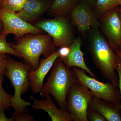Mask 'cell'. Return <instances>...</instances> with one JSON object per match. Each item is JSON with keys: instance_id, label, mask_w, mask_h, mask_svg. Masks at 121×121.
<instances>
[{"instance_id": "obj_26", "label": "cell", "mask_w": 121, "mask_h": 121, "mask_svg": "<svg viewBox=\"0 0 121 121\" xmlns=\"http://www.w3.org/2000/svg\"><path fill=\"white\" fill-rule=\"evenodd\" d=\"M4 109L3 107H0V121H13V117L8 118L4 114Z\"/></svg>"}, {"instance_id": "obj_18", "label": "cell", "mask_w": 121, "mask_h": 121, "mask_svg": "<svg viewBox=\"0 0 121 121\" xmlns=\"http://www.w3.org/2000/svg\"><path fill=\"white\" fill-rule=\"evenodd\" d=\"M29 0H0V9L17 13Z\"/></svg>"}, {"instance_id": "obj_22", "label": "cell", "mask_w": 121, "mask_h": 121, "mask_svg": "<svg viewBox=\"0 0 121 121\" xmlns=\"http://www.w3.org/2000/svg\"><path fill=\"white\" fill-rule=\"evenodd\" d=\"M13 121H35V118L27 112L19 114L13 115Z\"/></svg>"}, {"instance_id": "obj_12", "label": "cell", "mask_w": 121, "mask_h": 121, "mask_svg": "<svg viewBox=\"0 0 121 121\" xmlns=\"http://www.w3.org/2000/svg\"><path fill=\"white\" fill-rule=\"evenodd\" d=\"M45 99L39 100L32 95L31 99L33 101L32 108L35 110H43L47 112L52 121H72L71 115L66 110L59 109L51 98L50 95L45 96Z\"/></svg>"}, {"instance_id": "obj_28", "label": "cell", "mask_w": 121, "mask_h": 121, "mask_svg": "<svg viewBox=\"0 0 121 121\" xmlns=\"http://www.w3.org/2000/svg\"><path fill=\"white\" fill-rule=\"evenodd\" d=\"M115 52L118 56V60H119V63L121 66V51L120 50H117L115 51Z\"/></svg>"}, {"instance_id": "obj_23", "label": "cell", "mask_w": 121, "mask_h": 121, "mask_svg": "<svg viewBox=\"0 0 121 121\" xmlns=\"http://www.w3.org/2000/svg\"><path fill=\"white\" fill-rule=\"evenodd\" d=\"M7 59L8 56L6 54L0 53V75L4 74Z\"/></svg>"}, {"instance_id": "obj_4", "label": "cell", "mask_w": 121, "mask_h": 121, "mask_svg": "<svg viewBox=\"0 0 121 121\" xmlns=\"http://www.w3.org/2000/svg\"><path fill=\"white\" fill-rule=\"evenodd\" d=\"M33 69L27 63L17 62L8 57L4 74L11 81L15 90L14 95L11 100L12 107L15 110L13 115L27 112L30 102L22 99L23 95L30 87L29 73Z\"/></svg>"}, {"instance_id": "obj_21", "label": "cell", "mask_w": 121, "mask_h": 121, "mask_svg": "<svg viewBox=\"0 0 121 121\" xmlns=\"http://www.w3.org/2000/svg\"><path fill=\"white\" fill-rule=\"evenodd\" d=\"M87 117L88 121H107L101 115L89 107L87 111Z\"/></svg>"}, {"instance_id": "obj_9", "label": "cell", "mask_w": 121, "mask_h": 121, "mask_svg": "<svg viewBox=\"0 0 121 121\" xmlns=\"http://www.w3.org/2000/svg\"><path fill=\"white\" fill-rule=\"evenodd\" d=\"M100 28L114 51L121 48V13L117 7L99 19Z\"/></svg>"}, {"instance_id": "obj_32", "label": "cell", "mask_w": 121, "mask_h": 121, "mask_svg": "<svg viewBox=\"0 0 121 121\" xmlns=\"http://www.w3.org/2000/svg\"><path fill=\"white\" fill-rule=\"evenodd\" d=\"M120 50V51H121V49H120V50Z\"/></svg>"}, {"instance_id": "obj_24", "label": "cell", "mask_w": 121, "mask_h": 121, "mask_svg": "<svg viewBox=\"0 0 121 121\" xmlns=\"http://www.w3.org/2000/svg\"><path fill=\"white\" fill-rule=\"evenodd\" d=\"M58 50L59 53L58 58L61 59H62L68 56L70 52V46L68 47H63L60 48Z\"/></svg>"}, {"instance_id": "obj_25", "label": "cell", "mask_w": 121, "mask_h": 121, "mask_svg": "<svg viewBox=\"0 0 121 121\" xmlns=\"http://www.w3.org/2000/svg\"><path fill=\"white\" fill-rule=\"evenodd\" d=\"M116 70L117 72L118 78H119V83H118V87H119L120 95H121V104L120 107L121 109V66L119 63H118L117 66Z\"/></svg>"}, {"instance_id": "obj_14", "label": "cell", "mask_w": 121, "mask_h": 121, "mask_svg": "<svg viewBox=\"0 0 121 121\" xmlns=\"http://www.w3.org/2000/svg\"><path fill=\"white\" fill-rule=\"evenodd\" d=\"M51 5L46 0H29L22 10L16 13L22 19L30 23L48 11Z\"/></svg>"}, {"instance_id": "obj_30", "label": "cell", "mask_w": 121, "mask_h": 121, "mask_svg": "<svg viewBox=\"0 0 121 121\" xmlns=\"http://www.w3.org/2000/svg\"><path fill=\"white\" fill-rule=\"evenodd\" d=\"M118 3H119V6L121 8V0H116Z\"/></svg>"}, {"instance_id": "obj_29", "label": "cell", "mask_w": 121, "mask_h": 121, "mask_svg": "<svg viewBox=\"0 0 121 121\" xmlns=\"http://www.w3.org/2000/svg\"><path fill=\"white\" fill-rule=\"evenodd\" d=\"M3 29V26L2 25V22L1 21L0 19V33L2 31Z\"/></svg>"}, {"instance_id": "obj_11", "label": "cell", "mask_w": 121, "mask_h": 121, "mask_svg": "<svg viewBox=\"0 0 121 121\" xmlns=\"http://www.w3.org/2000/svg\"><path fill=\"white\" fill-rule=\"evenodd\" d=\"M58 50L55 51L47 58L41 60L37 69H32L29 73L30 87L33 93H39L43 86L44 78L58 58Z\"/></svg>"}, {"instance_id": "obj_20", "label": "cell", "mask_w": 121, "mask_h": 121, "mask_svg": "<svg viewBox=\"0 0 121 121\" xmlns=\"http://www.w3.org/2000/svg\"><path fill=\"white\" fill-rule=\"evenodd\" d=\"M4 78L3 75H0V107H3L4 109H9L11 105V100L13 96L6 93L2 87Z\"/></svg>"}, {"instance_id": "obj_3", "label": "cell", "mask_w": 121, "mask_h": 121, "mask_svg": "<svg viewBox=\"0 0 121 121\" xmlns=\"http://www.w3.org/2000/svg\"><path fill=\"white\" fill-rule=\"evenodd\" d=\"M47 82L40 94L42 97L52 95L60 109L66 110V98L72 86L76 82L72 70L60 58H57Z\"/></svg>"}, {"instance_id": "obj_15", "label": "cell", "mask_w": 121, "mask_h": 121, "mask_svg": "<svg viewBox=\"0 0 121 121\" xmlns=\"http://www.w3.org/2000/svg\"><path fill=\"white\" fill-rule=\"evenodd\" d=\"M89 108L101 115L107 121H121L120 106L94 96L90 102Z\"/></svg>"}, {"instance_id": "obj_16", "label": "cell", "mask_w": 121, "mask_h": 121, "mask_svg": "<svg viewBox=\"0 0 121 121\" xmlns=\"http://www.w3.org/2000/svg\"><path fill=\"white\" fill-rule=\"evenodd\" d=\"M78 0H55L48 12L55 17L65 16L77 4Z\"/></svg>"}, {"instance_id": "obj_13", "label": "cell", "mask_w": 121, "mask_h": 121, "mask_svg": "<svg viewBox=\"0 0 121 121\" xmlns=\"http://www.w3.org/2000/svg\"><path fill=\"white\" fill-rule=\"evenodd\" d=\"M82 44V41L81 37L78 36L70 46V52L68 56L61 60L69 68H79L85 71L91 77L95 78L94 74L87 66L84 61V54L81 50Z\"/></svg>"}, {"instance_id": "obj_6", "label": "cell", "mask_w": 121, "mask_h": 121, "mask_svg": "<svg viewBox=\"0 0 121 121\" xmlns=\"http://www.w3.org/2000/svg\"><path fill=\"white\" fill-rule=\"evenodd\" d=\"M76 82L86 87L95 97L120 106L121 98L119 89L110 82H102L86 74V71L79 68L72 69Z\"/></svg>"}, {"instance_id": "obj_8", "label": "cell", "mask_w": 121, "mask_h": 121, "mask_svg": "<svg viewBox=\"0 0 121 121\" xmlns=\"http://www.w3.org/2000/svg\"><path fill=\"white\" fill-rule=\"evenodd\" d=\"M0 19L3 29L0 34H12L20 38L28 34H39L44 31L21 19L16 13L0 9Z\"/></svg>"}, {"instance_id": "obj_27", "label": "cell", "mask_w": 121, "mask_h": 121, "mask_svg": "<svg viewBox=\"0 0 121 121\" xmlns=\"http://www.w3.org/2000/svg\"><path fill=\"white\" fill-rule=\"evenodd\" d=\"M84 0L86 1L91 8H93L95 4L96 0Z\"/></svg>"}, {"instance_id": "obj_2", "label": "cell", "mask_w": 121, "mask_h": 121, "mask_svg": "<svg viewBox=\"0 0 121 121\" xmlns=\"http://www.w3.org/2000/svg\"><path fill=\"white\" fill-rule=\"evenodd\" d=\"M32 69H37L42 55L47 58L56 51L52 39L47 33L28 34L17 39L15 43H9Z\"/></svg>"}, {"instance_id": "obj_7", "label": "cell", "mask_w": 121, "mask_h": 121, "mask_svg": "<svg viewBox=\"0 0 121 121\" xmlns=\"http://www.w3.org/2000/svg\"><path fill=\"white\" fill-rule=\"evenodd\" d=\"M94 95L89 89L76 82L68 91L66 98V110L73 121H88L87 111Z\"/></svg>"}, {"instance_id": "obj_10", "label": "cell", "mask_w": 121, "mask_h": 121, "mask_svg": "<svg viewBox=\"0 0 121 121\" xmlns=\"http://www.w3.org/2000/svg\"><path fill=\"white\" fill-rule=\"evenodd\" d=\"M71 22L84 35L91 29L100 28V22L91 7L86 1L77 4L70 12Z\"/></svg>"}, {"instance_id": "obj_19", "label": "cell", "mask_w": 121, "mask_h": 121, "mask_svg": "<svg viewBox=\"0 0 121 121\" xmlns=\"http://www.w3.org/2000/svg\"><path fill=\"white\" fill-rule=\"evenodd\" d=\"M7 35L0 34V53L13 55L21 58L20 55L8 43L6 39Z\"/></svg>"}, {"instance_id": "obj_1", "label": "cell", "mask_w": 121, "mask_h": 121, "mask_svg": "<svg viewBox=\"0 0 121 121\" xmlns=\"http://www.w3.org/2000/svg\"><path fill=\"white\" fill-rule=\"evenodd\" d=\"M98 30H89V52L94 64L102 75L118 87L119 78L116 69L119 60L107 40Z\"/></svg>"}, {"instance_id": "obj_5", "label": "cell", "mask_w": 121, "mask_h": 121, "mask_svg": "<svg viewBox=\"0 0 121 121\" xmlns=\"http://www.w3.org/2000/svg\"><path fill=\"white\" fill-rule=\"evenodd\" d=\"M35 26L50 35L55 47L70 46L76 39L73 26L65 16L41 21Z\"/></svg>"}, {"instance_id": "obj_31", "label": "cell", "mask_w": 121, "mask_h": 121, "mask_svg": "<svg viewBox=\"0 0 121 121\" xmlns=\"http://www.w3.org/2000/svg\"><path fill=\"white\" fill-rule=\"evenodd\" d=\"M119 11H120V12H121V8H119Z\"/></svg>"}, {"instance_id": "obj_17", "label": "cell", "mask_w": 121, "mask_h": 121, "mask_svg": "<svg viewBox=\"0 0 121 121\" xmlns=\"http://www.w3.org/2000/svg\"><path fill=\"white\" fill-rule=\"evenodd\" d=\"M119 6L116 0H96L93 11L99 19L108 12Z\"/></svg>"}]
</instances>
